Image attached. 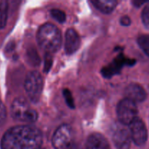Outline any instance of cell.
Returning a JSON list of instances; mask_svg holds the SVG:
<instances>
[{"mask_svg": "<svg viewBox=\"0 0 149 149\" xmlns=\"http://www.w3.org/2000/svg\"><path fill=\"white\" fill-rule=\"evenodd\" d=\"M131 135L125 128H118L112 135V141L117 149H129Z\"/></svg>", "mask_w": 149, "mask_h": 149, "instance_id": "9", "label": "cell"}, {"mask_svg": "<svg viewBox=\"0 0 149 149\" xmlns=\"http://www.w3.org/2000/svg\"><path fill=\"white\" fill-rule=\"evenodd\" d=\"M11 115L15 120L25 122H34L37 120L36 111L31 109L27 101L23 97L16 98L11 106Z\"/></svg>", "mask_w": 149, "mask_h": 149, "instance_id": "3", "label": "cell"}, {"mask_svg": "<svg viewBox=\"0 0 149 149\" xmlns=\"http://www.w3.org/2000/svg\"><path fill=\"white\" fill-rule=\"evenodd\" d=\"M27 56L29 61L31 63H32V65H37L39 64V63L40 62V61L39 59V57L37 55V53L35 49H31V50L28 51Z\"/></svg>", "mask_w": 149, "mask_h": 149, "instance_id": "17", "label": "cell"}, {"mask_svg": "<svg viewBox=\"0 0 149 149\" xmlns=\"http://www.w3.org/2000/svg\"><path fill=\"white\" fill-rule=\"evenodd\" d=\"M63 95H64V98H65L66 103H67V106H68L70 109H74V100H73L71 92L69 90H67V89H64V90H63Z\"/></svg>", "mask_w": 149, "mask_h": 149, "instance_id": "18", "label": "cell"}, {"mask_svg": "<svg viewBox=\"0 0 149 149\" xmlns=\"http://www.w3.org/2000/svg\"><path fill=\"white\" fill-rule=\"evenodd\" d=\"M40 149H44V148H40Z\"/></svg>", "mask_w": 149, "mask_h": 149, "instance_id": "25", "label": "cell"}, {"mask_svg": "<svg viewBox=\"0 0 149 149\" xmlns=\"http://www.w3.org/2000/svg\"><path fill=\"white\" fill-rule=\"evenodd\" d=\"M117 116L122 125H129L137 118V108L135 103L127 98L121 100L117 106Z\"/></svg>", "mask_w": 149, "mask_h": 149, "instance_id": "6", "label": "cell"}, {"mask_svg": "<svg viewBox=\"0 0 149 149\" xmlns=\"http://www.w3.org/2000/svg\"><path fill=\"white\" fill-rule=\"evenodd\" d=\"M25 90L28 97L33 103H37L40 98L43 89V79L37 71H31L25 80Z\"/></svg>", "mask_w": 149, "mask_h": 149, "instance_id": "4", "label": "cell"}, {"mask_svg": "<svg viewBox=\"0 0 149 149\" xmlns=\"http://www.w3.org/2000/svg\"><path fill=\"white\" fill-rule=\"evenodd\" d=\"M127 98L134 103H140L143 101L146 97V93L144 89L137 84H130L125 90Z\"/></svg>", "mask_w": 149, "mask_h": 149, "instance_id": "11", "label": "cell"}, {"mask_svg": "<svg viewBox=\"0 0 149 149\" xmlns=\"http://www.w3.org/2000/svg\"><path fill=\"white\" fill-rule=\"evenodd\" d=\"M8 4L5 1H0V29L5 26L7 20Z\"/></svg>", "mask_w": 149, "mask_h": 149, "instance_id": "14", "label": "cell"}, {"mask_svg": "<svg viewBox=\"0 0 149 149\" xmlns=\"http://www.w3.org/2000/svg\"><path fill=\"white\" fill-rule=\"evenodd\" d=\"M6 116H7V111H6L5 106L3 104L2 102L0 101V126L4 124Z\"/></svg>", "mask_w": 149, "mask_h": 149, "instance_id": "20", "label": "cell"}, {"mask_svg": "<svg viewBox=\"0 0 149 149\" xmlns=\"http://www.w3.org/2000/svg\"><path fill=\"white\" fill-rule=\"evenodd\" d=\"M91 3L99 11L106 14L112 13L117 5V1L114 0H93Z\"/></svg>", "mask_w": 149, "mask_h": 149, "instance_id": "13", "label": "cell"}, {"mask_svg": "<svg viewBox=\"0 0 149 149\" xmlns=\"http://www.w3.org/2000/svg\"><path fill=\"white\" fill-rule=\"evenodd\" d=\"M69 149H81V148H80V146H79L78 145H77V144H73L72 146V147L70 148Z\"/></svg>", "mask_w": 149, "mask_h": 149, "instance_id": "24", "label": "cell"}, {"mask_svg": "<svg viewBox=\"0 0 149 149\" xmlns=\"http://www.w3.org/2000/svg\"><path fill=\"white\" fill-rule=\"evenodd\" d=\"M137 43L143 52L149 57V35H142L137 39Z\"/></svg>", "mask_w": 149, "mask_h": 149, "instance_id": "15", "label": "cell"}, {"mask_svg": "<svg viewBox=\"0 0 149 149\" xmlns=\"http://www.w3.org/2000/svg\"><path fill=\"white\" fill-rule=\"evenodd\" d=\"M142 20L146 28L149 29V2L145 6L142 13Z\"/></svg>", "mask_w": 149, "mask_h": 149, "instance_id": "19", "label": "cell"}, {"mask_svg": "<svg viewBox=\"0 0 149 149\" xmlns=\"http://www.w3.org/2000/svg\"><path fill=\"white\" fill-rule=\"evenodd\" d=\"M145 1H133V4H134L135 6H137V7H140L141 4H144Z\"/></svg>", "mask_w": 149, "mask_h": 149, "instance_id": "23", "label": "cell"}, {"mask_svg": "<svg viewBox=\"0 0 149 149\" xmlns=\"http://www.w3.org/2000/svg\"><path fill=\"white\" fill-rule=\"evenodd\" d=\"M37 42L39 47L48 53L55 52L61 48V33L59 29L51 23H45L39 29Z\"/></svg>", "mask_w": 149, "mask_h": 149, "instance_id": "2", "label": "cell"}, {"mask_svg": "<svg viewBox=\"0 0 149 149\" xmlns=\"http://www.w3.org/2000/svg\"><path fill=\"white\" fill-rule=\"evenodd\" d=\"M135 61L125 58L122 54L117 57L108 66L105 67L102 69V73L103 77L110 78L115 74H118L121 68L125 65H134Z\"/></svg>", "mask_w": 149, "mask_h": 149, "instance_id": "8", "label": "cell"}, {"mask_svg": "<svg viewBox=\"0 0 149 149\" xmlns=\"http://www.w3.org/2000/svg\"><path fill=\"white\" fill-rule=\"evenodd\" d=\"M42 135L36 127L20 125L10 128L1 141V149H40Z\"/></svg>", "mask_w": 149, "mask_h": 149, "instance_id": "1", "label": "cell"}, {"mask_svg": "<svg viewBox=\"0 0 149 149\" xmlns=\"http://www.w3.org/2000/svg\"><path fill=\"white\" fill-rule=\"evenodd\" d=\"M120 23H121V24L122 25V26H129L130 23H131V20H130V18L128 16H124V17H121V20H120Z\"/></svg>", "mask_w": 149, "mask_h": 149, "instance_id": "22", "label": "cell"}, {"mask_svg": "<svg viewBox=\"0 0 149 149\" xmlns=\"http://www.w3.org/2000/svg\"><path fill=\"white\" fill-rule=\"evenodd\" d=\"M52 65V57L51 56L49 53H47L45 55V68H44V71L48 72L49 71L50 68Z\"/></svg>", "mask_w": 149, "mask_h": 149, "instance_id": "21", "label": "cell"}, {"mask_svg": "<svg viewBox=\"0 0 149 149\" xmlns=\"http://www.w3.org/2000/svg\"><path fill=\"white\" fill-rule=\"evenodd\" d=\"M129 127V132L133 142L139 146L144 145L148 138L147 129L144 122L137 118L130 124Z\"/></svg>", "mask_w": 149, "mask_h": 149, "instance_id": "7", "label": "cell"}, {"mask_svg": "<svg viewBox=\"0 0 149 149\" xmlns=\"http://www.w3.org/2000/svg\"><path fill=\"white\" fill-rule=\"evenodd\" d=\"M80 45V39L77 32L72 29H70L65 33L64 47L67 54L71 55L78 49Z\"/></svg>", "mask_w": 149, "mask_h": 149, "instance_id": "10", "label": "cell"}, {"mask_svg": "<svg viewBox=\"0 0 149 149\" xmlns=\"http://www.w3.org/2000/svg\"><path fill=\"white\" fill-rule=\"evenodd\" d=\"M53 146L55 149H69L74 144L73 132L68 125H62L57 128L52 138Z\"/></svg>", "mask_w": 149, "mask_h": 149, "instance_id": "5", "label": "cell"}, {"mask_svg": "<svg viewBox=\"0 0 149 149\" xmlns=\"http://www.w3.org/2000/svg\"><path fill=\"white\" fill-rule=\"evenodd\" d=\"M51 14L52 17L55 19L56 21L59 22V23H63L65 22L66 20V15L64 12L61 11V10H58V9H53L51 11Z\"/></svg>", "mask_w": 149, "mask_h": 149, "instance_id": "16", "label": "cell"}, {"mask_svg": "<svg viewBox=\"0 0 149 149\" xmlns=\"http://www.w3.org/2000/svg\"><path fill=\"white\" fill-rule=\"evenodd\" d=\"M86 149H110L106 138L99 133L91 134L86 141Z\"/></svg>", "mask_w": 149, "mask_h": 149, "instance_id": "12", "label": "cell"}]
</instances>
